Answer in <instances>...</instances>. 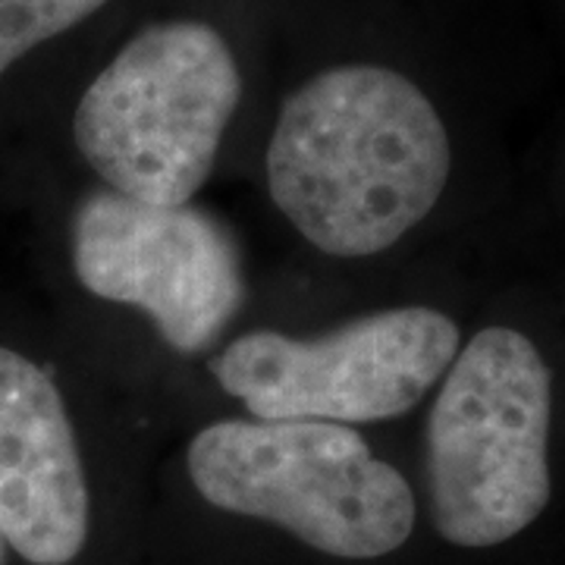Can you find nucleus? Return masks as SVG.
<instances>
[{
    "label": "nucleus",
    "mask_w": 565,
    "mask_h": 565,
    "mask_svg": "<svg viewBox=\"0 0 565 565\" xmlns=\"http://www.w3.org/2000/svg\"><path fill=\"white\" fill-rule=\"evenodd\" d=\"M459 349V323L408 305L311 340L252 330L223 349L211 374L252 418L367 424L415 408Z\"/></svg>",
    "instance_id": "obj_5"
},
{
    "label": "nucleus",
    "mask_w": 565,
    "mask_h": 565,
    "mask_svg": "<svg viewBox=\"0 0 565 565\" xmlns=\"http://www.w3.org/2000/svg\"><path fill=\"white\" fill-rule=\"evenodd\" d=\"M449 167V136L430 98L374 63L305 82L267 145L270 199L333 258H367L399 243L437 207Z\"/></svg>",
    "instance_id": "obj_1"
},
{
    "label": "nucleus",
    "mask_w": 565,
    "mask_h": 565,
    "mask_svg": "<svg viewBox=\"0 0 565 565\" xmlns=\"http://www.w3.org/2000/svg\"><path fill=\"white\" fill-rule=\"evenodd\" d=\"M185 462L214 509L274 522L327 556L377 559L415 527L408 481L345 424L230 418L202 427Z\"/></svg>",
    "instance_id": "obj_3"
},
{
    "label": "nucleus",
    "mask_w": 565,
    "mask_h": 565,
    "mask_svg": "<svg viewBox=\"0 0 565 565\" xmlns=\"http://www.w3.org/2000/svg\"><path fill=\"white\" fill-rule=\"evenodd\" d=\"M243 98V76L214 25H145L82 92L73 136L107 189L151 204H189Z\"/></svg>",
    "instance_id": "obj_4"
},
{
    "label": "nucleus",
    "mask_w": 565,
    "mask_h": 565,
    "mask_svg": "<svg viewBox=\"0 0 565 565\" xmlns=\"http://www.w3.org/2000/svg\"><path fill=\"white\" fill-rule=\"evenodd\" d=\"M0 534L32 565L73 563L88 537V487L61 390L0 345Z\"/></svg>",
    "instance_id": "obj_7"
},
{
    "label": "nucleus",
    "mask_w": 565,
    "mask_h": 565,
    "mask_svg": "<svg viewBox=\"0 0 565 565\" xmlns=\"http://www.w3.org/2000/svg\"><path fill=\"white\" fill-rule=\"evenodd\" d=\"M107 0H0V73L44 41L98 13Z\"/></svg>",
    "instance_id": "obj_8"
},
{
    "label": "nucleus",
    "mask_w": 565,
    "mask_h": 565,
    "mask_svg": "<svg viewBox=\"0 0 565 565\" xmlns=\"http://www.w3.org/2000/svg\"><path fill=\"white\" fill-rule=\"evenodd\" d=\"M7 559V541H3V534H0V565Z\"/></svg>",
    "instance_id": "obj_9"
},
{
    "label": "nucleus",
    "mask_w": 565,
    "mask_h": 565,
    "mask_svg": "<svg viewBox=\"0 0 565 565\" xmlns=\"http://www.w3.org/2000/svg\"><path fill=\"white\" fill-rule=\"evenodd\" d=\"M553 374L512 327L478 330L452 359L427 422V493L440 537L505 544L550 503Z\"/></svg>",
    "instance_id": "obj_2"
},
{
    "label": "nucleus",
    "mask_w": 565,
    "mask_h": 565,
    "mask_svg": "<svg viewBox=\"0 0 565 565\" xmlns=\"http://www.w3.org/2000/svg\"><path fill=\"white\" fill-rule=\"evenodd\" d=\"M73 267L98 299L141 308L180 355L217 343L245 299L226 223L195 204L139 202L114 189L76 207Z\"/></svg>",
    "instance_id": "obj_6"
}]
</instances>
